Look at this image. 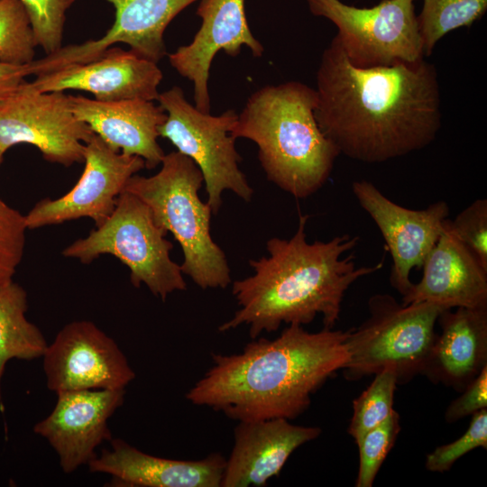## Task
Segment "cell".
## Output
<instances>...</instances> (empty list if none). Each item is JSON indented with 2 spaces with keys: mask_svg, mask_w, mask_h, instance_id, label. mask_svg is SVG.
<instances>
[{
  "mask_svg": "<svg viewBox=\"0 0 487 487\" xmlns=\"http://www.w3.org/2000/svg\"><path fill=\"white\" fill-rule=\"evenodd\" d=\"M315 116L340 154L381 163L419 151L442 125L435 66L415 63L358 68L333 38L316 76Z\"/></svg>",
  "mask_w": 487,
  "mask_h": 487,
  "instance_id": "6da1fadb",
  "label": "cell"
},
{
  "mask_svg": "<svg viewBox=\"0 0 487 487\" xmlns=\"http://www.w3.org/2000/svg\"><path fill=\"white\" fill-rule=\"evenodd\" d=\"M347 335L325 327L312 333L291 324L274 339H253L240 353L212 354V366L186 399L236 421L294 419L344 368Z\"/></svg>",
  "mask_w": 487,
  "mask_h": 487,
  "instance_id": "7a4b0ae2",
  "label": "cell"
},
{
  "mask_svg": "<svg viewBox=\"0 0 487 487\" xmlns=\"http://www.w3.org/2000/svg\"><path fill=\"white\" fill-rule=\"evenodd\" d=\"M308 215H300L290 239L271 238L266 244L269 255L249 261L253 274L233 282L239 308L218 326L219 332L245 325L254 339L282 324H309L317 315L325 328H333L349 287L383 267L384 257L374 265L356 267L354 253L345 255L358 244L357 235L345 234L327 242L308 243Z\"/></svg>",
  "mask_w": 487,
  "mask_h": 487,
  "instance_id": "3957f363",
  "label": "cell"
},
{
  "mask_svg": "<svg viewBox=\"0 0 487 487\" xmlns=\"http://www.w3.org/2000/svg\"><path fill=\"white\" fill-rule=\"evenodd\" d=\"M315 88L299 81L268 85L247 99L232 128L253 141L267 179L296 198H306L328 179L340 155L315 116Z\"/></svg>",
  "mask_w": 487,
  "mask_h": 487,
  "instance_id": "277c9868",
  "label": "cell"
},
{
  "mask_svg": "<svg viewBox=\"0 0 487 487\" xmlns=\"http://www.w3.org/2000/svg\"><path fill=\"white\" fill-rule=\"evenodd\" d=\"M161 164L152 176H132L124 190L142 200L155 223L180 244L183 274L203 289H225L232 281L230 268L210 234L213 212L198 196L204 183L200 170L179 152L165 154Z\"/></svg>",
  "mask_w": 487,
  "mask_h": 487,
  "instance_id": "5b68a950",
  "label": "cell"
},
{
  "mask_svg": "<svg viewBox=\"0 0 487 487\" xmlns=\"http://www.w3.org/2000/svg\"><path fill=\"white\" fill-rule=\"evenodd\" d=\"M368 308L369 317L348 330L345 377L357 380L393 369L398 383H405L422 373L445 308L428 302L403 305L389 294L372 296Z\"/></svg>",
  "mask_w": 487,
  "mask_h": 487,
  "instance_id": "8992f818",
  "label": "cell"
},
{
  "mask_svg": "<svg viewBox=\"0 0 487 487\" xmlns=\"http://www.w3.org/2000/svg\"><path fill=\"white\" fill-rule=\"evenodd\" d=\"M167 234L155 223L149 207L124 190L110 216L86 237L68 245L62 255L84 264L103 254L113 255L129 268L133 287L144 284L165 300L170 293L187 289L180 265L170 258L173 244Z\"/></svg>",
  "mask_w": 487,
  "mask_h": 487,
  "instance_id": "52a82bcc",
  "label": "cell"
},
{
  "mask_svg": "<svg viewBox=\"0 0 487 487\" xmlns=\"http://www.w3.org/2000/svg\"><path fill=\"white\" fill-rule=\"evenodd\" d=\"M158 101L167 115L159 134L198 167L213 214L221 207L225 190L250 201L253 190L239 168L242 158L231 134L238 114L234 110L219 115L201 112L186 99L178 86L160 93Z\"/></svg>",
  "mask_w": 487,
  "mask_h": 487,
  "instance_id": "ba28073f",
  "label": "cell"
},
{
  "mask_svg": "<svg viewBox=\"0 0 487 487\" xmlns=\"http://www.w3.org/2000/svg\"><path fill=\"white\" fill-rule=\"evenodd\" d=\"M310 12L331 21L348 60L358 68L415 63L425 59L413 0H382L356 7L340 0H308Z\"/></svg>",
  "mask_w": 487,
  "mask_h": 487,
  "instance_id": "9c48e42d",
  "label": "cell"
},
{
  "mask_svg": "<svg viewBox=\"0 0 487 487\" xmlns=\"http://www.w3.org/2000/svg\"><path fill=\"white\" fill-rule=\"evenodd\" d=\"M95 133L73 112L69 95L41 92L23 81L0 102V151L15 144L35 146L43 158L66 167L83 162Z\"/></svg>",
  "mask_w": 487,
  "mask_h": 487,
  "instance_id": "30bf717a",
  "label": "cell"
},
{
  "mask_svg": "<svg viewBox=\"0 0 487 487\" xmlns=\"http://www.w3.org/2000/svg\"><path fill=\"white\" fill-rule=\"evenodd\" d=\"M42 357L47 387L56 393L125 389L135 378L115 340L87 320L65 325Z\"/></svg>",
  "mask_w": 487,
  "mask_h": 487,
  "instance_id": "8fae6325",
  "label": "cell"
},
{
  "mask_svg": "<svg viewBox=\"0 0 487 487\" xmlns=\"http://www.w3.org/2000/svg\"><path fill=\"white\" fill-rule=\"evenodd\" d=\"M83 162L82 174L69 192L40 200L24 215L27 229L81 217L100 225L114 211L129 179L145 168L142 158L114 152L96 134L86 144Z\"/></svg>",
  "mask_w": 487,
  "mask_h": 487,
  "instance_id": "7c38bea8",
  "label": "cell"
},
{
  "mask_svg": "<svg viewBox=\"0 0 487 487\" xmlns=\"http://www.w3.org/2000/svg\"><path fill=\"white\" fill-rule=\"evenodd\" d=\"M353 194L379 228L392 259L391 286L403 297L413 283L410 273L422 265L445 227L450 208L444 200L413 210L394 203L367 180L352 184Z\"/></svg>",
  "mask_w": 487,
  "mask_h": 487,
  "instance_id": "4fadbf2b",
  "label": "cell"
},
{
  "mask_svg": "<svg viewBox=\"0 0 487 487\" xmlns=\"http://www.w3.org/2000/svg\"><path fill=\"white\" fill-rule=\"evenodd\" d=\"M106 1L114 6L115 19L103 37L61 47L41 59L33 60L29 63L30 75L39 76L68 65L94 60L119 42L157 63L167 55L163 38L167 26L184 8L198 0Z\"/></svg>",
  "mask_w": 487,
  "mask_h": 487,
  "instance_id": "5bb4252c",
  "label": "cell"
},
{
  "mask_svg": "<svg viewBox=\"0 0 487 487\" xmlns=\"http://www.w3.org/2000/svg\"><path fill=\"white\" fill-rule=\"evenodd\" d=\"M125 389L80 390L57 392L51 412L33 432L45 438L66 473L96 457V448L112 438L108 419L123 404Z\"/></svg>",
  "mask_w": 487,
  "mask_h": 487,
  "instance_id": "9a60e30c",
  "label": "cell"
},
{
  "mask_svg": "<svg viewBox=\"0 0 487 487\" xmlns=\"http://www.w3.org/2000/svg\"><path fill=\"white\" fill-rule=\"evenodd\" d=\"M197 14L201 26L191 42L169 54L170 66L193 85L194 106L210 112L209 71L220 51L236 57L246 46L254 57L264 51L253 35L245 15L244 0H200Z\"/></svg>",
  "mask_w": 487,
  "mask_h": 487,
  "instance_id": "2e32d148",
  "label": "cell"
},
{
  "mask_svg": "<svg viewBox=\"0 0 487 487\" xmlns=\"http://www.w3.org/2000/svg\"><path fill=\"white\" fill-rule=\"evenodd\" d=\"M162 78L156 62L132 51L110 47L94 60L36 76L31 84L41 92H88L101 102L154 101L158 100Z\"/></svg>",
  "mask_w": 487,
  "mask_h": 487,
  "instance_id": "e0dca14e",
  "label": "cell"
},
{
  "mask_svg": "<svg viewBox=\"0 0 487 487\" xmlns=\"http://www.w3.org/2000/svg\"><path fill=\"white\" fill-rule=\"evenodd\" d=\"M318 427L286 418L238 421L221 487H261L278 476L292 453L317 438Z\"/></svg>",
  "mask_w": 487,
  "mask_h": 487,
  "instance_id": "ac0fdd59",
  "label": "cell"
},
{
  "mask_svg": "<svg viewBox=\"0 0 487 487\" xmlns=\"http://www.w3.org/2000/svg\"><path fill=\"white\" fill-rule=\"evenodd\" d=\"M423 274L401 303L428 302L445 309L487 307V270L461 242L450 219L427 256Z\"/></svg>",
  "mask_w": 487,
  "mask_h": 487,
  "instance_id": "d6986e66",
  "label": "cell"
},
{
  "mask_svg": "<svg viewBox=\"0 0 487 487\" xmlns=\"http://www.w3.org/2000/svg\"><path fill=\"white\" fill-rule=\"evenodd\" d=\"M87 464L92 473L112 476L111 485L126 487H221L226 459L212 453L201 460H175L146 454L111 438Z\"/></svg>",
  "mask_w": 487,
  "mask_h": 487,
  "instance_id": "ffe728a7",
  "label": "cell"
},
{
  "mask_svg": "<svg viewBox=\"0 0 487 487\" xmlns=\"http://www.w3.org/2000/svg\"><path fill=\"white\" fill-rule=\"evenodd\" d=\"M69 98L76 116L111 150L142 158L147 169L161 163L165 154L158 143L159 128L167 115L153 101L101 102L82 96Z\"/></svg>",
  "mask_w": 487,
  "mask_h": 487,
  "instance_id": "44dd1931",
  "label": "cell"
},
{
  "mask_svg": "<svg viewBox=\"0 0 487 487\" xmlns=\"http://www.w3.org/2000/svg\"><path fill=\"white\" fill-rule=\"evenodd\" d=\"M455 308L440 313L441 333L422 373L462 391L487 365V307Z\"/></svg>",
  "mask_w": 487,
  "mask_h": 487,
  "instance_id": "7402d4cb",
  "label": "cell"
},
{
  "mask_svg": "<svg viewBox=\"0 0 487 487\" xmlns=\"http://www.w3.org/2000/svg\"><path fill=\"white\" fill-rule=\"evenodd\" d=\"M28 298L18 283L0 286V381L11 359L41 357L47 348L41 331L26 317Z\"/></svg>",
  "mask_w": 487,
  "mask_h": 487,
  "instance_id": "603a6c76",
  "label": "cell"
},
{
  "mask_svg": "<svg viewBox=\"0 0 487 487\" xmlns=\"http://www.w3.org/2000/svg\"><path fill=\"white\" fill-rule=\"evenodd\" d=\"M487 0H423L418 16L425 57L450 32L469 27L486 12Z\"/></svg>",
  "mask_w": 487,
  "mask_h": 487,
  "instance_id": "cb8c5ba5",
  "label": "cell"
},
{
  "mask_svg": "<svg viewBox=\"0 0 487 487\" xmlns=\"http://www.w3.org/2000/svg\"><path fill=\"white\" fill-rule=\"evenodd\" d=\"M397 385L396 372L385 369L376 373L372 382L353 401V416L347 431L355 442L394 411Z\"/></svg>",
  "mask_w": 487,
  "mask_h": 487,
  "instance_id": "d4e9b609",
  "label": "cell"
},
{
  "mask_svg": "<svg viewBox=\"0 0 487 487\" xmlns=\"http://www.w3.org/2000/svg\"><path fill=\"white\" fill-rule=\"evenodd\" d=\"M36 42L20 0H0V61L23 65L34 60Z\"/></svg>",
  "mask_w": 487,
  "mask_h": 487,
  "instance_id": "484cf974",
  "label": "cell"
},
{
  "mask_svg": "<svg viewBox=\"0 0 487 487\" xmlns=\"http://www.w3.org/2000/svg\"><path fill=\"white\" fill-rule=\"evenodd\" d=\"M400 430V416L394 409L381 424L372 428L355 443L359 450L356 487H372Z\"/></svg>",
  "mask_w": 487,
  "mask_h": 487,
  "instance_id": "4316f807",
  "label": "cell"
},
{
  "mask_svg": "<svg viewBox=\"0 0 487 487\" xmlns=\"http://www.w3.org/2000/svg\"><path fill=\"white\" fill-rule=\"evenodd\" d=\"M28 14L37 46L46 55L62 47L66 11L75 0H20Z\"/></svg>",
  "mask_w": 487,
  "mask_h": 487,
  "instance_id": "83f0119b",
  "label": "cell"
},
{
  "mask_svg": "<svg viewBox=\"0 0 487 487\" xmlns=\"http://www.w3.org/2000/svg\"><path fill=\"white\" fill-rule=\"evenodd\" d=\"M24 215L0 198V286L13 280L25 246Z\"/></svg>",
  "mask_w": 487,
  "mask_h": 487,
  "instance_id": "f1b7e54d",
  "label": "cell"
},
{
  "mask_svg": "<svg viewBox=\"0 0 487 487\" xmlns=\"http://www.w3.org/2000/svg\"><path fill=\"white\" fill-rule=\"evenodd\" d=\"M487 447V409L472 415L467 430L456 440L435 448L426 457L425 466L431 472L448 471L463 455L478 448Z\"/></svg>",
  "mask_w": 487,
  "mask_h": 487,
  "instance_id": "f546056e",
  "label": "cell"
},
{
  "mask_svg": "<svg viewBox=\"0 0 487 487\" xmlns=\"http://www.w3.org/2000/svg\"><path fill=\"white\" fill-rule=\"evenodd\" d=\"M450 224L461 242L487 270V199L474 200Z\"/></svg>",
  "mask_w": 487,
  "mask_h": 487,
  "instance_id": "4dcf8cb0",
  "label": "cell"
},
{
  "mask_svg": "<svg viewBox=\"0 0 487 487\" xmlns=\"http://www.w3.org/2000/svg\"><path fill=\"white\" fill-rule=\"evenodd\" d=\"M462 391V395L452 401L446 409L445 418L449 423L487 407V365Z\"/></svg>",
  "mask_w": 487,
  "mask_h": 487,
  "instance_id": "1f68e13d",
  "label": "cell"
},
{
  "mask_svg": "<svg viewBox=\"0 0 487 487\" xmlns=\"http://www.w3.org/2000/svg\"><path fill=\"white\" fill-rule=\"evenodd\" d=\"M27 76L28 64L16 65L0 61V102L10 96Z\"/></svg>",
  "mask_w": 487,
  "mask_h": 487,
  "instance_id": "d6a6232c",
  "label": "cell"
},
{
  "mask_svg": "<svg viewBox=\"0 0 487 487\" xmlns=\"http://www.w3.org/2000/svg\"><path fill=\"white\" fill-rule=\"evenodd\" d=\"M3 158H4V153L0 151V164L3 161Z\"/></svg>",
  "mask_w": 487,
  "mask_h": 487,
  "instance_id": "836d02e7",
  "label": "cell"
}]
</instances>
